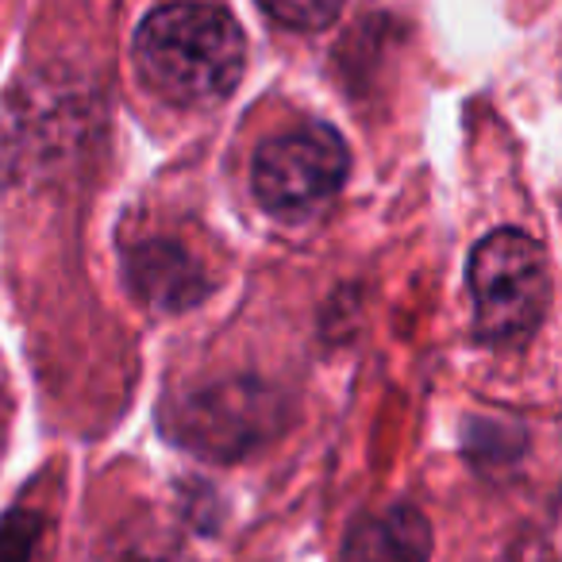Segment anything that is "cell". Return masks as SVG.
<instances>
[{"instance_id":"1","label":"cell","mask_w":562,"mask_h":562,"mask_svg":"<svg viewBox=\"0 0 562 562\" xmlns=\"http://www.w3.org/2000/svg\"><path fill=\"white\" fill-rule=\"evenodd\" d=\"M247 63V40L232 12L204 0H173L135 32L139 78L186 109H209L235 93Z\"/></svg>"},{"instance_id":"2","label":"cell","mask_w":562,"mask_h":562,"mask_svg":"<svg viewBox=\"0 0 562 562\" xmlns=\"http://www.w3.org/2000/svg\"><path fill=\"white\" fill-rule=\"evenodd\" d=\"M467 281L474 297V336L490 347H520L551 301L543 250L516 227H501L477 243Z\"/></svg>"},{"instance_id":"3","label":"cell","mask_w":562,"mask_h":562,"mask_svg":"<svg viewBox=\"0 0 562 562\" xmlns=\"http://www.w3.org/2000/svg\"><path fill=\"white\" fill-rule=\"evenodd\" d=\"M281 401L255 378H227L186 393L166 408L173 443L209 459H239L281 428Z\"/></svg>"},{"instance_id":"4","label":"cell","mask_w":562,"mask_h":562,"mask_svg":"<svg viewBox=\"0 0 562 562\" xmlns=\"http://www.w3.org/2000/svg\"><path fill=\"white\" fill-rule=\"evenodd\" d=\"M347 147L331 127H301L273 135L258 147L250 166V186L273 216H305L316 212L347 178Z\"/></svg>"},{"instance_id":"5","label":"cell","mask_w":562,"mask_h":562,"mask_svg":"<svg viewBox=\"0 0 562 562\" xmlns=\"http://www.w3.org/2000/svg\"><path fill=\"white\" fill-rule=\"evenodd\" d=\"M124 278L132 293L158 313H186L209 297L212 281L181 243L147 239L124 255Z\"/></svg>"},{"instance_id":"6","label":"cell","mask_w":562,"mask_h":562,"mask_svg":"<svg viewBox=\"0 0 562 562\" xmlns=\"http://www.w3.org/2000/svg\"><path fill=\"white\" fill-rule=\"evenodd\" d=\"M431 528L420 508L390 505L347 531L339 562H428Z\"/></svg>"},{"instance_id":"7","label":"cell","mask_w":562,"mask_h":562,"mask_svg":"<svg viewBox=\"0 0 562 562\" xmlns=\"http://www.w3.org/2000/svg\"><path fill=\"white\" fill-rule=\"evenodd\" d=\"M43 539V516L12 508L0 516V562H35Z\"/></svg>"},{"instance_id":"8","label":"cell","mask_w":562,"mask_h":562,"mask_svg":"<svg viewBox=\"0 0 562 562\" xmlns=\"http://www.w3.org/2000/svg\"><path fill=\"white\" fill-rule=\"evenodd\" d=\"M262 9L297 32H321L339 16L344 0H262Z\"/></svg>"}]
</instances>
